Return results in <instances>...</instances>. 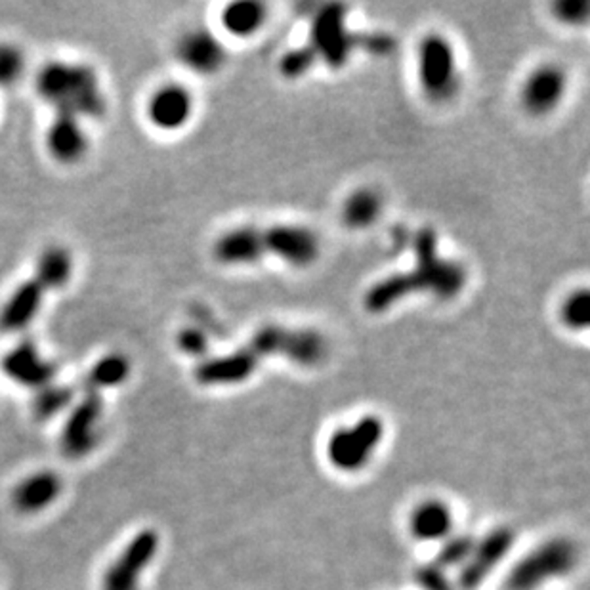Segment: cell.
Instances as JSON below:
<instances>
[{
    "mask_svg": "<svg viewBox=\"0 0 590 590\" xmlns=\"http://www.w3.org/2000/svg\"><path fill=\"white\" fill-rule=\"evenodd\" d=\"M384 213V197L374 188L363 186L348 193L340 207V222L352 232L369 230Z\"/></svg>",
    "mask_w": 590,
    "mask_h": 590,
    "instance_id": "ffe728a7",
    "label": "cell"
},
{
    "mask_svg": "<svg viewBox=\"0 0 590 590\" xmlns=\"http://www.w3.org/2000/svg\"><path fill=\"white\" fill-rule=\"evenodd\" d=\"M384 440V422L365 415L350 427H340L329 436L327 461L339 472L354 474L365 468Z\"/></svg>",
    "mask_w": 590,
    "mask_h": 590,
    "instance_id": "8992f818",
    "label": "cell"
},
{
    "mask_svg": "<svg viewBox=\"0 0 590 590\" xmlns=\"http://www.w3.org/2000/svg\"><path fill=\"white\" fill-rule=\"evenodd\" d=\"M476 541L471 535H451L444 547L440 549L436 556V566H440L442 569H451V568H462L466 564V559L471 558L474 550Z\"/></svg>",
    "mask_w": 590,
    "mask_h": 590,
    "instance_id": "f1b7e54d",
    "label": "cell"
},
{
    "mask_svg": "<svg viewBox=\"0 0 590 590\" xmlns=\"http://www.w3.org/2000/svg\"><path fill=\"white\" fill-rule=\"evenodd\" d=\"M44 296L47 293L40 289V285L33 277L22 281L0 306V332H4V335L25 332L39 317Z\"/></svg>",
    "mask_w": 590,
    "mask_h": 590,
    "instance_id": "e0dca14e",
    "label": "cell"
},
{
    "mask_svg": "<svg viewBox=\"0 0 590 590\" xmlns=\"http://www.w3.org/2000/svg\"><path fill=\"white\" fill-rule=\"evenodd\" d=\"M268 22V6L256 0H237L220 13L224 31L235 39H251L259 35Z\"/></svg>",
    "mask_w": 590,
    "mask_h": 590,
    "instance_id": "603a6c76",
    "label": "cell"
},
{
    "mask_svg": "<svg viewBox=\"0 0 590 590\" xmlns=\"http://www.w3.org/2000/svg\"><path fill=\"white\" fill-rule=\"evenodd\" d=\"M130 374H132V363L125 354L120 352L105 354L94 363L86 376L88 392L100 393L103 390H113L123 386L130 378Z\"/></svg>",
    "mask_w": 590,
    "mask_h": 590,
    "instance_id": "cb8c5ba5",
    "label": "cell"
},
{
    "mask_svg": "<svg viewBox=\"0 0 590 590\" xmlns=\"http://www.w3.org/2000/svg\"><path fill=\"white\" fill-rule=\"evenodd\" d=\"M516 535L510 527H497L480 542L459 573V586L462 590H476L488 581L495 568L508 556Z\"/></svg>",
    "mask_w": 590,
    "mask_h": 590,
    "instance_id": "9a60e30c",
    "label": "cell"
},
{
    "mask_svg": "<svg viewBox=\"0 0 590 590\" xmlns=\"http://www.w3.org/2000/svg\"><path fill=\"white\" fill-rule=\"evenodd\" d=\"M27 59L18 44L0 42V88L16 86L25 75Z\"/></svg>",
    "mask_w": 590,
    "mask_h": 590,
    "instance_id": "4316f807",
    "label": "cell"
},
{
    "mask_svg": "<svg viewBox=\"0 0 590 590\" xmlns=\"http://www.w3.org/2000/svg\"><path fill=\"white\" fill-rule=\"evenodd\" d=\"M415 583L420 590H455L445 569L436 564H425L415 571Z\"/></svg>",
    "mask_w": 590,
    "mask_h": 590,
    "instance_id": "4dcf8cb0",
    "label": "cell"
},
{
    "mask_svg": "<svg viewBox=\"0 0 590 590\" xmlns=\"http://www.w3.org/2000/svg\"><path fill=\"white\" fill-rule=\"evenodd\" d=\"M73 274L75 260L69 249L62 245H48L39 252L33 279L44 293L62 291L73 279Z\"/></svg>",
    "mask_w": 590,
    "mask_h": 590,
    "instance_id": "44dd1931",
    "label": "cell"
},
{
    "mask_svg": "<svg viewBox=\"0 0 590 590\" xmlns=\"http://www.w3.org/2000/svg\"><path fill=\"white\" fill-rule=\"evenodd\" d=\"M35 92L56 115L75 117L83 123L108 111V98L98 71L83 62L52 59L44 64L35 77Z\"/></svg>",
    "mask_w": 590,
    "mask_h": 590,
    "instance_id": "7a4b0ae2",
    "label": "cell"
},
{
    "mask_svg": "<svg viewBox=\"0 0 590 590\" xmlns=\"http://www.w3.org/2000/svg\"><path fill=\"white\" fill-rule=\"evenodd\" d=\"M44 144H47L48 155L56 163L66 166L81 163L90 149V138L84 123L67 115H54L50 127L47 128Z\"/></svg>",
    "mask_w": 590,
    "mask_h": 590,
    "instance_id": "ac0fdd59",
    "label": "cell"
},
{
    "mask_svg": "<svg viewBox=\"0 0 590 590\" xmlns=\"http://www.w3.org/2000/svg\"><path fill=\"white\" fill-rule=\"evenodd\" d=\"M417 81L428 101L444 105L455 100L462 86V73L455 44L444 33H427L417 44Z\"/></svg>",
    "mask_w": 590,
    "mask_h": 590,
    "instance_id": "5b68a950",
    "label": "cell"
},
{
    "mask_svg": "<svg viewBox=\"0 0 590 590\" xmlns=\"http://www.w3.org/2000/svg\"><path fill=\"white\" fill-rule=\"evenodd\" d=\"M554 18L564 25H583L588 18V4L585 0H559L554 4Z\"/></svg>",
    "mask_w": 590,
    "mask_h": 590,
    "instance_id": "1f68e13d",
    "label": "cell"
},
{
    "mask_svg": "<svg viewBox=\"0 0 590 590\" xmlns=\"http://www.w3.org/2000/svg\"><path fill=\"white\" fill-rule=\"evenodd\" d=\"M559 321L571 332H583L590 325V293L586 289L571 291L559 308Z\"/></svg>",
    "mask_w": 590,
    "mask_h": 590,
    "instance_id": "484cf974",
    "label": "cell"
},
{
    "mask_svg": "<svg viewBox=\"0 0 590 590\" xmlns=\"http://www.w3.org/2000/svg\"><path fill=\"white\" fill-rule=\"evenodd\" d=\"M0 371L12 381L27 390H40L54 383L57 374L56 363L40 352V348L29 339L13 344L0 359Z\"/></svg>",
    "mask_w": 590,
    "mask_h": 590,
    "instance_id": "7c38bea8",
    "label": "cell"
},
{
    "mask_svg": "<svg viewBox=\"0 0 590 590\" xmlns=\"http://www.w3.org/2000/svg\"><path fill=\"white\" fill-rule=\"evenodd\" d=\"M409 527L413 537L422 542L447 539L453 532V512L444 501L430 498L413 510Z\"/></svg>",
    "mask_w": 590,
    "mask_h": 590,
    "instance_id": "7402d4cb",
    "label": "cell"
},
{
    "mask_svg": "<svg viewBox=\"0 0 590 590\" xmlns=\"http://www.w3.org/2000/svg\"><path fill=\"white\" fill-rule=\"evenodd\" d=\"M413 252L415 264L411 269L376 281L363 296V308L369 313L383 315L415 295L453 300L466 289V268L440 252L436 230L420 228L413 241Z\"/></svg>",
    "mask_w": 590,
    "mask_h": 590,
    "instance_id": "6da1fadb",
    "label": "cell"
},
{
    "mask_svg": "<svg viewBox=\"0 0 590 590\" xmlns=\"http://www.w3.org/2000/svg\"><path fill=\"white\" fill-rule=\"evenodd\" d=\"M62 493V480L50 471L35 472L22 480L12 493V503L22 514H37L48 508Z\"/></svg>",
    "mask_w": 590,
    "mask_h": 590,
    "instance_id": "d6986e66",
    "label": "cell"
},
{
    "mask_svg": "<svg viewBox=\"0 0 590 590\" xmlns=\"http://www.w3.org/2000/svg\"><path fill=\"white\" fill-rule=\"evenodd\" d=\"M215 260L228 268H249L264 262L260 225H239L218 235L213 245Z\"/></svg>",
    "mask_w": 590,
    "mask_h": 590,
    "instance_id": "2e32d148",
    "label": "cell"
},
{
    "mask_svg": "<svg viewBox=\"0 0 590 590\" xmlns=\"http://www.w3.org/2000/svg\"><path fill=\"white\" fill-rule=\"evenodd\" d=\"M103 417V401L100 393L88 392L71 407L62 430V451L67 459H83L92 453L100 440V425Z\"/></svg>",
    "mask_w": 590,
    "mask_h": 590,
    "instance_id": "30bf717a",
    "label": "cell"
},
{
    "mask_svg": "<svg viewBox=\"0 0 590 590\" xmlns=\"http://www.w3.org/2000/svg\"><path fill=\"white\" fill-rule=\"evenodd\" d=\"M569 88L568 71L558 64H541L525 75L520 86L522 110L533 119L550 117L564 103Z\"/></svg>",
    "mask_w": 590,
    "mask_h": 590,
    "instance_id": "9c48e42d",
    "label": "cell"
},
{
    "mask_svg": "<svg viewBox=\"0 0 590 590\" xmlns=\"http://www.w3.org/2000/svg\"><path fill=\"white\" fill-rule=\"evenodd\" d=\"M348 8L342 4H327L313 16L308 47L317 64L330 69L348 66L356 50H369L373 54H388L393 50V39L384 33L359 35L348 27Z\"/></svg>",
    "mask_w": 590,
    "mask_h": 590,
    "instance_id": "3957f363",
    "label": "cell"
},
{
    "mask_svg": "<svg viewBox=\"0 0 590 590\" xmlns=\"http://www.w3.org/2000/svg\"><path fill=\"white\" fill-rule=\"evenodd\" d=\"M157 549L159 535L154 529L140 532L105 571L103 590H138L142 573L154 562Z\"/></svg>",
    "mask_w": 590,
    "mask_h": 590,
    "instance_id": "4fadbf2b",
    "label": "cell"
},
{
    "mask_svg": "<svg viewBox=\"0 0 590 590\" xmlns=\"http://www.w3.org/2000/svg\"><path fill=\"white\" fill-rule=\"evenodd\" d=\"M317 66V59L308 44H302L281 56L279 59V73L286 81L304 79L306 75Z\"/></svg>",
    "mask_w": 590,
    "mask_h": 590,
    "instance_id": "83f0119b",
    "label": "cell"
},
{
    "mask_svg": "<svg viewBox=\"0 0 590 590\" xmlns=\"http://www.w3.org/2000/svg\"><path fill=\"white\" fill-rule=\"evenodd\" d=\"M577 564V549L568 539H550L524 556L510 569L505 590H539L552 579L564 577Z\"/></svg>",
    "mask_w": 590,
    "mask_h": 590,
    "instance_id": "52a82bcc",
    "label": "cell"
},
{
    "mask_svg": "<svg viewBox=\"0 0 590 590\" xmlns=\"http://www.w3.org/2000/svg\"><path fill=\"white\" fill-rule=\"evenodd\" d=\"M176 59L181 67L199 77H210L224 69L228 62V50L216 33L205 27H195L181 35L174 47Z\"/></svg>",
    "mask_w": 590,
    "mask_h": 590,
    "instance_id": "5bb4252c",
    "label": "cell"
},
{
    "mask_svg": "<svg viewBox=\"0 0 590 590\" xmlns=\"http://www.w3.org/2000/svg\"><path fill=\"white\" fill-rule=\"evenodd\" d=\"M149 125L163 134L184 130L195 117V96L181 83H164L154 90L145 103Z\"/></svg>",
    "mask_w": 590,
    "mask_h": 590,
    "instance_id": "8fae6325",
    "label": "cell"
},
{
    "mask_svg": "<svg viewBox=\"0 0 590 590\" xmlns=\"http://www.w3.org/2000/svg\"><path fill=\"white\" fill-rule=\"evenodd\" d=\"M264 259H276L295 269L312 268L321 256V239L304 224H271L260 228Z\"/></svg>",
    "mask_w": 590,
    "mask_h": 590,
    "instance_id": "ba28073f",
    "label": "cell"
},
{
    "mask_svg": "<svg viewBox=\"0 0 590 590\" xmlns=\"http://www.w3.org/2000/svg\"><path fill=\"white\" fill-rule=\"evenodd\" d=\"M176 348L181 356L203 361L205 357H208L210 340L207 332L199 327H184L176 335Z\"/></svg>",
    "mask_w": 590,
    "mask_h": 590,
    "instance_id": "f546056e",
    "label": "cell"
},
{
    "mask_svg": "<svg viewBox=\"0 0 590 590\" xmlns=\"http://www.w3.org/2000/svg\"><path fill=\"white\" fill-rule=\"evenodd\" d=\"M73 398L75 393L71 388L52 383L37 392L33 400V415L37 420H50L71 407Z\"/></svg>",
    "mask_w": 590,
    "mask_h": 590,
    "instance_id": "d4e9b609",
    "label": "cell"
},
{
    "mask_svg": "<svg viewBox=\"0 0 590 590\" xmlns=\"http://www.w3.org/2000/svg\"><path fill=\"white\" fill-rule=\"evenodd\" d=\"M243 348L260 367L266 359H286L298 367H317L329 356V342L320 330L277 323L260 327Z\"/></svg>",
    "mask_w": 590,
    "mask_h": 590,
    "instance_id": "277c9868",
    "label": "cell"
}]
</instances>
